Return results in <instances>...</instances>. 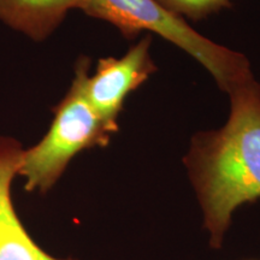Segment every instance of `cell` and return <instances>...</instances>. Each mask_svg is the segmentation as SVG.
I'll return each mask as SVG.
<instances>
[{
    "label": "cell",
    "instance_id": "6da1fadb",
    "mask_svg": "<svg viewBox=\"0 0 260 260\" xmlns=\"http://www.w3.org/2000/svg\"><path fill=\"white\" fill-rule=\"evenodd\" d=\"M228 94L225 124L195 134L184 157L213 248L222 246L234 211L260 199V83L253 76Z\"/></svg>",
    "mask_w": 260,
    "mask_h": 260
},
{
    "label": "cell",
    "instance_id": "7a4b0ae2",
    "mask_svg": "<svg viewBox=\"0 0 260 260\" xmlns=\"http://www.w3.org/2000/svg\"><path fill=\"white\" fill-rule=\"evenodd\" d=\"M90 60L81 57L69 92L54 109V119L44 139L23 151L18 175L25 190L45 194L57 183L75 155L84 149L106 147L117 130L103 121L84 94Z\"/></svg>",
    "mask_w": 260,
    "mask_h": 260
},
{
    "label": "cell",
    "instance_id": "3957f363",
    "mask_svg": "<svg viewBox=\"0 0 260 260\" xmlns=\"http://www.w3.org/2000/svg\"><path fill=\"white\" fill-rule=\"evenodd\" d=\"M83 11L113 24L126 39L147 30L170 41L206 68L226 93L253 77L249 61L242 53L203 37L157 0H87Z\"/></svg>",
    "mask_w": 260,
    "mask_h": 260
},
{
    "label": "cell",
    "instance_id": "277c9868",
    "mask_svg": "<svg viewBox=\"0 0 260 260\" xmlns=\"http://www.w3.org/2000/svg\"><path fill=\"white\" fill-rule=\"evenodd\" d=\"M152 38L145 37L121 58L98 61L95 74L84 81V94L103 121L118 132V119L125 99L157 71L149 54Z\"/></svg>",
    "mask_w": 260,
    "mask_h": 260
},
{
    "label": "cell",
    "instance_id": "5b68a950",
    "mask_svg": "<svg viewBox=\"0 0 260 260\" xmlns=\"http://www.w3.org/2000/svg\"><path fill=\"white\" fill-rule=\"evenodd\" d=\"M22 154L18 141L0 138V260H75L58 259L45 252L17 216L11 184L18 175Z\"/></svg>",
    "mask_w": 260,
    "mask_h": 260
},
{
    "label": "cell",
    "instance_id": "8992f818",
    "mask_svg": "<svg viewBox=\"0 0 260 260\" xmlns=\"http://www.w3.org/2000/svg\"><path fill=\"white\" fill-rule=\"evenodd\" d=\"M87 0H0V19L34 40L47 38L73 9Z\"/></svg>",
    "mask_w": 260,
    "mask_h": 260
},
{
    "label": "cell",
    "instance_id": "52a82bcc",
    "mask_svg": "<svg viewBox=\"0 0 260 260\" xmlns=\"http://www.w3.org/2000/svg\"><path fill=\"white\" fill-rule=\"evenodd\" d=\"M172 14L186 16L190 19H201L232 5L230 0H157Z\"/></svg>",
    "mask_w": 260,
    "mask_h": 260
}]
</instances>
